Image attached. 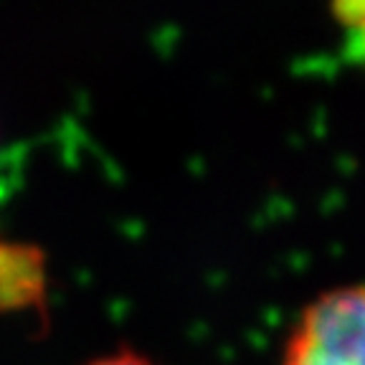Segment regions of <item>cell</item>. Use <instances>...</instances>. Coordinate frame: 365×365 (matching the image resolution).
Returning <instances> with one entry per match:
<instances>
[{
	"label": "cell",
	"mask_w": 365,
	"mask_h": 365,
	"mask_svg": "<svg viewBox=\"0 0 365 365\" xmlns=\"http://www.w3.org/2000/svg\"><path fill=\"white\" fill-rule=\"evenodd\" d=\"M284 365H365V284L312 299L289 332Z\"/></svg>",
	"instance_id": "1"
},
{
	"label": "cell",
	"mask_w": 365,
	"mask_h": 365,
	"mask_svg": "<svg viewBox=\"0 0 365 365\" xmlns=\"http://www.w3.org/2000/svg\"><path fill=\"white\" fill-rule=\"evenodd\" d=\"M46 289V259L41 246L0 234V312L38 307Z\"/></svg>",
	"instance_id": "2"
},
{
	"label": "cell",
	"mask_w": 365,
	"mask_h": 365,
	"mask_svg": "<svg viewBox=\"0 0 365 365\" xmlns=\"http://www.w3.org/2000/svg\"><path fill=\"white\" fill-rule=\"evenodd\" d=\"M330 13L345 34L365 21V0H330Z\"/></svg>",
	"instance_id": "3"
},
{
	"label": "cell",
	"mask_w": 365,
	"mask_h": 365,
	"mask_svg": "<svg viewBox=\"0 0 365 365\" xmlns=\"http://www.w3.org/2000/svg\"><path fill=\"white\" fill-rule=\"evenodd\" d=\"M89 365H153V363L148 358H143V355L130 353V350H120V353L114 355H104V358L91 360Z\"/></svg>",
	"instance_id": "4"
},
{
	"label": "cell",
	"mask_w": 365,
	"mask_h": 365,
	"mask_svg": "<svg viewBox=\"0 0 365 365\" xmlns=\"http://www.w3.org/2000/svg\"><path fill=\"white\" fill-rule=\"evenodd\" d=\"M348 36H350V41H353V51L358 53V56L365 61V21L360 23L358 29L350 31Z\"/></svg>",
	"instance_id": "5"
}]
</instances>
